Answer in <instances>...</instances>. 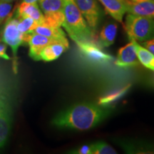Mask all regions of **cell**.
I'll use <instances>...</instances> for the list:
<instances>
[{"label":"cell","mask_w":154,"mask_h":154,"mask_svg":"<svg viewBox=\"0 0 154 154\" xmlns=\"http://www.w3.org/2000/svg\"><path fill=\"white\" fill-rule=\"evenodd\" d=\"M110 110L91 103H80L59 113L52 124L63 129L86 131L93 128L102 122Z\"/></svg>","instance_id":"1"},{"label":"cell","mask_w":154,"mask_h":154,"mask_svg":"<svg viewBox=\"0 0 154 154\" xmlns=\"http://www.w3.org/2000/svg\"><path fill=\"white\" fill-rule=\"evenodd\" d=\"M63 14L62 26L73 41L76 43L95 40V32L88 26L75 0H64Z\"/></svg>","instance_id":"2"},{"label":"cell","mask_w":154,"mask_h":154,"mask_svg":"<svg viewBox=\"0 0 154 154\" xmlns=\"http://www.w3.org/2000/svg\"><path fill=\"white\" fill-rule=\"evenodd\" d=\"M124 28L129 40L143 42L154 37V19L128 14Z\"/></svg>","instance_id":"3"},{"label":"cell","mask_w":154,"mask_h":154,"mask_svg":"<svg viewBox=\"0 0 154 154\" xmlns=\"http://www.w3.org/2000/svg\"><path fill=\"white\" fill-rule=\"evenodd\" d=\"M38 2L44 16V20L41 24L61 27L64 20V0H38Z\"/></svg>","instance_id":"4"},{"label":"cell","mask_w":154,"mask_h":154,"mask_svg":"<svg viewBox=\"0 0 154 154\" xmlns=\"http://www.w3.org/2000/svg\"><path fill=\"white\" fill-rule=\"evenodd\" d=\"M18 19L16 17H11V16L7 19L5 28L2 33V41L5 44L9 45L12 49L14 55V68L17 71V54L19 47L24 43V34L19 32L17 28Z\"/></svg>","instance_id":"5"},{"label":"cell","mask_w":154,"mask_h":154,"mask_svg":"<svg viewBox=\"0 0 154 154\" xmlns=\"http://www.w3.org/2000/svg\"><path fill=\"white\" fill-rule=\"evenodd\" d=\"M77 46L82 55L91 63L97 64H106L114 60L112 56L108 54L102 49L95 40L76 42Z\"/></svg>","instance_id":"6"},{"label":"cell","mask_w":154,"mask_h":154,"mask_svg":"<svg viewBox=\"0 0 154 154\" xmlns=\"http://www.w3.org/2000/svg\"><path fill=\"white\" fill-rule=\"evenodd\" d=\"M77 7L88 26L94 32L102 17L101 10L96 0H75Z\"/></svg>","instance_id":"7"},{"label":"cell","mask_w":154,"mask_h":154,"mask_svg":"<svg viewBox=\"0 0 154 154\" xmlns=\"http://www.w3.org/2000/svg\"><path fill=\"white\" fill-rule=\"evenodd\" d=\"M61 39L49 38L41 34L34 33L33 32L24 34V43H27L29 47V57L35 61L41 60L40 54L44 48L49 44Z\"/></svg>","instance_id":"8"},{"label":"cell","mask_w":154,"mask_h":154,"mask_svg":"<svg viewBox=\"0 0 154 154\" xmlns=\"http://www.w3.org/2000/svg\"><path fill=\"white\" fill-rule=\"evenodd\" d=\"M136 44L137 42L135 40H130L129 43L120 48L115 60L116 66L121 68H128L140 64L136 54Z\"/></svg>","instance_id":"9"},{"label":"cell","mask_w":154,"mask_h":154,"mask_svg":"<svg viewBox=\"0 0 154 154\" xmlns=\"http://www.w3.org/2000/svg\"><path fill=\"white\" fill-rule=\"evenodd\" d=\"M126 5L128 14L154 19L153 0H127Z\"/></svg>","instance_id":"10"},{"label":"cell","mask_w":154,"mask_h":154,"mask_svg":"<svg viewBox=\"0 0 154 154\" xmlns=\"http://www.w3.org/2000/svg\"><path fill=\"white\" fill-rule=\"evenodd\" d=\"M69 41L66 38L54 42L42 50L40 59L44 61L56 60L69 49Z\"/></svg>","instance_id":"11"},{"label":"cell","mask_w":154,"mask_h":154,"mask_svg":"<svg viewBox=\"0 0 154 154\" xmlns=\"http://www.w3.org/2000/svg\"><path fill=\"white\" fill-rule=\"evenodd\" d=\"M15 17H27L35 20L38 24H41L44 20L43 12L39 9L37 3L22 2L18 6L16 11Z\"/></svg>","instance_id":"12"},{"label":"cell","mask_w":154,"mask_h":154,"mask_svg":"<svg viewBox=\"0 0 154 154\" xmlns=\"http://www.w3.org/2000/svg\"><path fill=\"white\" fill-rule=\"evenodd\" d=\"M10 131V115L6 101L0 97V149L5 146Z\"/></svg>","instance_id":"13"},{"label":"cell","mask_w":154,"mask_h":154,"mask_svg":"<svg viewBox=\"0 0 154 154\" xmlns=\"http://www.w3.org/2000/svg\"><path fill=\"white\" fill-rule=\"evenodd\" d=\"M109 14L117 22H122L126 12V2L122 0H99Z\"/></svg>","instance_id":"14"},{"label":"cell","mask_w":154,"mask_h":154,"mask_svg":"<svg viewBox=\"0 0 154 154\" xmlns=\"http://www.w3.org/2000/svg\"><path fill=\"white\" fill-rule=\"evenodd\" d=\"M118 26L114 22H109L106 24L100 32L98 44L100 47H109L114 43L117 34Z\"/></svg>","instance_id":"15"},{"label":"cell","mask_w":154,"mask_h":154,"mask_svg":"<svg viewBox=\"0 0 154 154\" xmlns=\"http://www.w3.org/2000/svg\"><path fill=\"white\" fill-rule=\"evenodd\" d=\"M32 32L51 38L61 39L66 38V34L61 27H52L47 25L38 24Z\"/></svg>","instance_id":"16"},{"label":"cell","mask_w":154,"mask_h":154,"mask_svg":"<svg viewBox=\"0 0 154 154\" xmlns=\"http://www.w3.org/2000/svg\"><path fill=\"white\" fill-rule=\"evenodd\" d=\"M136 54L138 61L143 66L154 71V55L153 54L138 43L136 44Z\"/></svg>","instance_id":"17"},{"label":"cell","mask_w":154,"mask_h":154,"mask_svg":"<svg viewBox=\"0 0 154 154\" xmlns=\"http://www.w3.org/2000/svg\"><path fill=\"white\" fill-rule=\"evenodd\" d=\"M130 85L125 86V87L121 88L119 90H116V91L112 92V93L106 94V95L102 96L99 100V105L101 106H108L111 104V103H113L117 100L121 99L124 94H126L129 89Z\"/></svg>","instance_id":"18"},{"label":"cell","mask_w":154,"mask_h":154,"mask_svg":"<svg viewBox=\"0 0 154 154\" xmlns=\"http://www.w3.org/2000/svg\"><path fill=\"white\" fill-rule=\"evenodd\" d=\"M17 23V28L22 34H27L32 32L38 25V23L30 17H19Z\"/></svg>","instance_id":"19"},{"label":"cell","mask_w":154,"mask_h":154,"mask_svg":"<svg viewBox=\"0 0 154 154\" xmlns=\"http://www.w3.org/2000/svg\"><path fill=\"white\" fill-rule=\"evenodd\" d=\"M92 154H115L117 152L105 142H96L91 145Z\"/></svg>","instance_id":"20"},{"label":"cell","mask_w":154,"mask_h":154,"mask_svg":"<svg viewBox=\"0 0 154 154\" xmlns=\"http://www.w3.org/2000/svg\"><path fill=\"white\" fill-rule=\"evenodd\" d=\"M13 5L11 2H5L0 1V24L11 16Z\"/></svg>","instance_id":"21"},{"label":"cell","mask_w":154,"mask_h":154,"mask_svg":"<svg viewBox=\"0 0 154 154\" xmlns=\"http://www.w3.org/2000/svg\"><path fill=\"white\" fill-rule=\"evenodd\" d=\"M74 153L78 154H92L91 145H84L81 146L76 151H74Z\"/></svg>","instance_id":"22"},{"label":"cell","mask_w":154,"mask_h":154,"mask_svg":"<svg viewBox=\"0 0 154 154\" xmlns=\"http://www.w3.org/2000/svg\"><path fill=\"white\" fill-rule=\"evenodd\" d=\"M143 45L146 49H147L150 52H151L154 55V37L147 41L142 42Z\"/></svg>","instance_id":"23"},{"label":"cell","mask_w":154,"mask_h":154,"mask_svg":"<svg viewBox=\"0 0 154 154\" xmlns=\"http://www.w3.org/2000/svg\"><path fill=\"white\" fill-rule=\"evenodd\" d=\"M6 51H7V46L5 44L0 43V57L3 58L6 60H9L11 58L7 55Z\"/></svg>","instance_id":"24"},{"label":"cell","mask_w":154,"mask_h":154,"mask_svg":"<svg viewBox=\"0 0 154 154\" xmlns=\"http://www.w3.org/2000/svg\"><path fill=\"white\" fill-rule=\"evenodd\" d=\"M38 0H22V2L26 3H37Z\"/></svg>","instance_id":"25"},{"label":"cell","mask_w":154,"mask_h":154,"mask_svg":"<svg viewBox=\"0 0 154 154\" xmlns=\"http://www.w3.org/2000/svg\"><path fill=\"white\" fill-rule=\"evenodd\" d=\"M1 2H12L15 1V0H0Z\"/></svg>","instance_id":"26"},{"label":"cell","mask_w":154,"mask_h":154,"mask_svg":"<svg viewBox=\"0 0 154 154\" xmlns=\"http://www.w3.org/2000/svg\"><path fill=\"white\" fill-rule=\"evenodd\" d=\"M122 1H124V2H126L127 1V0H122Z\"/></svg>","instance_id":"27"},{"label":"cell","mask_w":154,"mask_h":154,"mask_svg":"<svg viewBox=\"0 0 154 154\" xmlns=\"http://www.w3.org/2000/svg\"><path fill=\"white\" fill-rule=\"evenodd\" d=\"M153 1H154V0H153Z\"/></svg>","instance_id":"28"}]
</instances>
